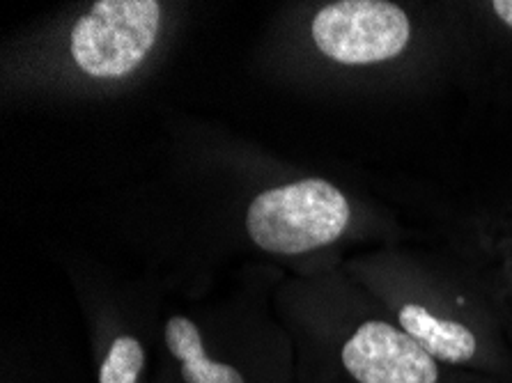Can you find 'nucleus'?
<instances>
[{"label": "nucleus", "instance_id": "nucleus-1", "mask_svg": "<svg viewBox=\"0 0 512 383\" xmlns=\"http://www.w3.org/2000/svg\"><path fill=\"white\" fill-rule=\"evenodd\" d=\"M349 202L327 179H301L260 193L248 207L246 230L267 253L299 255L329 246L349 225Z\"/></svg>", "mask_w": 512, "mask_h": 383}, {"label": "nucleus", "instance_id": "nucleus-3", "mask_svg": "<svg viewBox=\"0 0 512 383\" xmlns=\"http://www.w3.org/2000/svg\"><path fill=\"white\" fill-rule=\"evenodd\" d=\"M310 33L324 56L340 65H377L407 49L411 23L386 0H340L322 7Z\"/></svg>", "mask_w": 512, "mask_h": 383}, {"label": "nucleus", "instance_id": "nucleus-7", "mask_svg": "<svg viewBox=\"0 0 512 383\" xmlns=\"http://www.w3.org/2000/svg\"><path fill=\"white\" fill-rule=\"evenodd\" d=\"M492 10L512 30V0H494Z\"/></svg>", "mask_w": 512, "mask_h": 383}, {"label": "nucleus", "instance_id": "nucleus-5", "mask_svg": "<svg viewBox=\"0 0 512 383\" xmlns=\"http://www.w3.org/2000/svg\"><path fill=\"white\" fill-rule=\"evenodd\" d=\"M164 340L170 356L180 365L184 383H246L244 372L237 367L209 361L203 333L189 317H170L164 328Z\"/></svg>", "mask_w": 512, "mask_h": 383}, {"label": "nucleus", "instance_id": "nucleus-4", "mask_svg": "<svg viewBox=\"0 0 512 383\" xmlns=\"http://www.w3.org/2000/svg\"><path fill=\"white\" fill-rule=\"evenodd\" d=\"M338 363L352 383H446L448 367L386 319H366L338 349Z\"/></svg>", "mask_w": 512, "mask_h": 383}, {"label": "nucleus", "instance_id": "nucleus-6", "mask_svg": "<svg viewBox=\"0 0 512 383\" xmlns=\"http://www.w3.org/2000/svg\"><path fill=\"white\" fill-rule=\"evenodd\" d=\"M145 370V349L134 335H118L99 365V383H138Z\"/></svg>", "mask_w": 512, "mask_h": 383}, {"label": "nucleus", "instance_id": "nucleus-2", "mask_svg": "<svg viewBox=\"0 0 512 383\" xmlns=\"http://www.w3.org/2000/svg\"><path fill=\"white\" fill-rule=\"evenodd\" d=\"M161 26L157 0H97L74 23L72 58L85 74L120 78L134 72L152 51Z\"/></svg>", "mask_w": 512, "mask_h": 383}]
</instances>
